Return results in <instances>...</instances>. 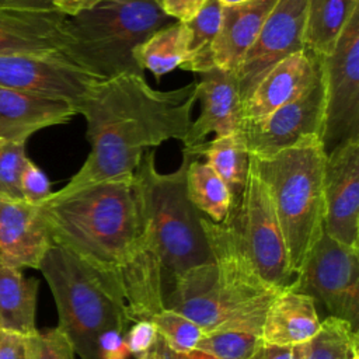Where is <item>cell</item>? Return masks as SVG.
Instances as JSON below:
<instances>
[{
	"instance_id": "obj_2",
	"label": "cell",
	"mask_w": 359,
	"mask_h": 359,
	"mask_svg": "<svg viewBox=\"0 0 359 359\" xmlns=\"http://www.w3.org/2000/svg\"><path fill=\"white\" fill-rule=\"evenodd\" d=\"M196 101V81L160 91L137 73L101 80L77 107V114L87 122L91 150L66 185L130 177L149 147L170 139L184 143Z\"/></svg>"
},
{
	"instance_id": "obj_27",
	"label": "cell",
	"mask_w": 359,
	"mask_h": 359,
	"mask_svg": "<svg viewBox=\"0 0 359 359\" xmlns=\"http://www.w3.org/2000/svg\"><path fill=\"white\" fill-rule=\"evenodd\" d=\"M222 7L219 0H206L195 17L185 22L189 29V41L181 69L199 74L215 67L213 43L220 29Z\"/></svg>"
},
{
	"instance_id": "obj_5",
	"label": "cell",
	"mask_w": 359,
	"mask_h": 359,
	"mask_svg": "<svg viewBox=\"0 0 359 359\" xmlns=\"http://www.w3.org/2000/svg\"><path fill=\"white\" fill-rule=\"evenodd\" d=\"M325 157L318 135H310L271 156L250 154L254 171L271 195L293 275L302 272L324 233Z\"/></svg>"
},
{
	"instance_id": "obj_9",
	"label": "cell",
	"mask_w": 359,
	"mask_h": 359,
	"mask_svg": "<svg viewBox=\"0 0 359 359\" xmlns=\"http://www.w3.org/2000/svg\"><path fill=\"white\" fill-rule=\"evenodd\" d=\"M324 81L325 154L339 143L359 139V10L344 28L334 50L320 57Z\"/></svg>"
},
{
	"instance_id": "obj_1",
	"label": "cell",
	"mask_w": 359,
	"mask_h": 359,
	"mask_svg": "<svg viewBox=\"0 0 359 359\" xmlns=\"http://www.w3.org/2000/svg\"><path fill=\"white\" fill-rule=\"evenodd\" d=\"M132 177L65 185L39 205L53 244L100 276L130 324L164 309L163 268L143 227Z\"/></svg>"
},
{
	"instance_id": "obj_39",
	"label": "cell",
	"mask_w": 359,
	"mask_h": 359,
	"mask_svg": "<svg viewBox=\"0 0 359 359\" xmlns=\"http://www.w3.org/2000/svg\"><path fill=\"white\" fill-rule=\"evenodd\" d=\"M250 359H293V349L261 341Z\"/></svg>"
},
{
	"instance_id": "obj_42",
	"label": "cell",
	"mask_w": 359,
	"mask_h": 359,
	"mask_svg": "<svg viewBox=\"0 0 359 359\" xmlns=\"http://www.w3.org/2000/svg\"><path fill=\"white\" fill-rule=\"evenodd\" d=\"M135 359H157V358L154 356L153 351H149L147 353H144V355H140V356H137V358H135Z\"/></svg>"
},
{
	"instance_id": "obj_12",
	"label": "cell",
	"mask_w": 359,
	"mask_h": 359,
	"mask_svg": "<svg viewBox=\"0 0 359 359\" xmlns=\"http://www.w3.org/2000/svg\"><path fill=\"white\" fill-rule=\"evenodd\" d=\"M321 63V62H320ZM324 81L320 73L299 97L259 121H241L236 133L248 154L265 157L287 149L310 135L323 133Z\"/></svg>"
},
{
	"instance_id": "obj_21",
	"label": "cell",
	"mask_w": 359,
	"mask_h": 359,
	"mask_svg": "<svg viewBox=\"0 0 359 359\" xmlns=\"http://www.w3.org/2000/svg\"><path fill=\"white\" fill-rule=\"evenodd\" d=\"M278 0H245L222 7L220 29L213 43L215 66L234 70L255 42Z\"/></svg>"
},
{
	"instance_id": "obj_33",
	"label": "cell",
	"mask_w": 359,
	"mask_h": 359,
	"mask_svg": "<svg viewBox=\"0 0 359 359\" xmlns=\"http://www.w3.org/2000/svg\"><path fill=\"white\" fill-rule=\"evenodd\" d=\"M21 192H22L24 201L32 205H41L52 194L50 182L48 177L31 160L27 161L25 168L22 171Z\"/></svg>"
},
{
	"instance_id": "obj_3",
	"label": "cell",
	"mask_w": 359,
	"mask_h": 359,
	"mask_svg": "<svg viewBox=\"0 0 359 359\" xmlns=\"http://www.w3.org/2000/svg\"><path fill=\"white\" fill-rule=\"evenodd\" d=\"M202 224L212 262L177 276L164 293V307L184 314L205 334L238 331L261 337L265 313L279 290L259 278L229 219L216 223L203 215Z\"/></svg>"
},
{
	"instance_id": "obj_29",
	"label": "cell",
	"mask_w": 359,
	"mask_h": 359,
	"mask_svg": "<svg viewBox=\"0 0 359 359\" xmlns=\"http://www.w3.org/2000/svg\"><path fill=\"white\" fill-rule=\"evenodd\" d=\"M150 321L153 323L157 335L175 352H191L196 349L198 342L205 335V331L196 323L167 307L156 313Z\"/></svg>"
},
{
	"instance_id": "obj_32",
	"label": "cell",
	"mask_w": 359,
	"mask_h": 359,
	"mask_svg": "<svg viewBox=\"0 0 359 359\" xmlns=\"http://www.w3.org/2000/svg\"><path fill=\"white\" fill-rule=\"evenodd\" d=\"M74 349L59 327L27 337V359H74Z\"/></svg>"
},
{
	"instance_id": "obj_14",
	"label": "cell",
	"mask_w": 359,
	"mask_h": 359,
	"mask_svg": "<svg viewBox=\"0 0 359 359\" xmlns=\"http://www.w3.org/2000/svg\"><path fill=\"white\" fill-rule=\"evenodd\" d=\"M323 192L324 231L359 248V139L345 140L327 153Z\"/></svg>"
},
{
	"instance_id": "obj_37",
	"label": "cell",
	"mask_w": 359,
	"mask_h": 359,
	"mask_svg": "<svg viewBox=\"0 0 359 359\" xmlns=\"http://www.w3.org/2000/svg\"><path fill=\"white\" fill-rule=\"evenodd\" d=\"M0 359H27V337L0 330Z\"/></svg>"
},
{
	"instance_id": "obj_10",
	"label": "cell",
	"mask_w": 359,
	"mask_h": 359,
	"mask_svg": "<svg viewBox=\"0 0 359 359\" xmlns=\"http://www.w3.org/2000/svg\"><path fill=\"white\" fill-rule=\"evenodd\" d=\"M294 283L318 299L332 317L348 321L358 331L359 248L346 247L324 231Z\"/></svg>"
},
{
	"instance_id": "obj_28",
	"label": "cell",
	"mask_w": 359,
	"mask_h": 359,
	"mask_svg": "<svg viewBox=\"0 0 359 359\" xmlns=\"http://www.w3.org/2000/svg\"><path fill=\"white\" fill-rule=\"evenodd\" d=\"M292 349L293 359H351L358 349V331L348 321L330 316L314 337Z\"/></svg>"
},
{
	"instance_id": "obj_17",
	"label": "cell",
	"mask_w": 359,
	"mask_h": 359,
	"mask_svg": "<svg viewBox=\"0 0 359 359\" xmlns=\"http://www.w3.org/2000/svg\"><path fill=\"white\" fill-rule=\"evenodd\" d=\"M320 57L309 50L278 62L241 105V121H259L306 91L320 73Z\"/></svg>"
},
{
	"instance_id": "obj_41",
	"label": "cell",
	"mask_w": 359,
	"mask_h": 359,
	"mask_svg": "<svg viewBox=\"0 0 359 359\" xmlns=\"http://www.w3.org/2000/svg\"><path fill=\"white\" fill-rule=\"evenodd\" d=\"M0 8L56 10L53 6V0H0Z\"/></svg>"
},
{
	"instance_id": "obj_26",
	"label": "cell",
	"mask_w": 359,
	"mask_h": 359,
	"mask_svg": "<svg viewBox=\"0 0 359 359\" xmlns=\"http://www.w3.org/2000/svg\"><path fill=\"white\" fill-rule=\"evenodd\" d=\"M187 194L194 206L208 219L222 223L227 219L233 198L210 164L191 160L187 171Z\"/></svg>"
},
{
	"instance_id": "obj_22",
	"label": "cell",
	"mask_w": 359,
	"mask_h": 359,
	"mask_svg": "<svg viewBox=\"0 0 359 359\" xmlns=\"http://www.w3.org/2000/svg\"><path fill=\"white\" fill-rule=\"evenodd\" d=\"M38 287L36 278L24 276L22 269L0 258V330L25 337L38 330L35 325Z\"/></svg>"
},
{
	"instance_id": "obj_43",
	"label": "cell",
	"mask_w": 359,
	"mask_h": 359,
	"mask_svg": "<svg viewBox=\"0 0 359 359\" xmlns=\"http://www.w3.org/2000/svg\"><path fill=\"white\" fill-rule=\"evenodd\" d=\"M222 3V6H229V4H236V3H241L245 0H219Z\"/></svg>"
},
{
	"instance_id": "obj_40",
	"label": "cell",
	"mask_w": 359,
	"mask_h": 359,
	"mask_svg": "<svg viewBox=\"0 0 359 359\" xmlns=\"http://www.w3.org/2000/svg\"><path fill=\"white\" fill-rule=\"evenodd\" d=\"M102 1L107 0H53V6L63 15L74 17L76 14L90 10Z\"/></svg>"
},
{
	"instance_id": "obj_31",
	"label": "cell",
	"mask_w": 359,
	"mask_h": 359,
	"mask_svg": "<svg viewBox=\"0 0 359 359\" xmlns=\"http://www.w3.org/2000/svg\"><path fill=\"white\" fill-rule=\"evenodd\" d=\"M28 160L25 143L0 140V198L24 201L21 177Z\"/></svg>"
},
{
	"instance_id": "obj_44",
	"label": "cell",
	"mask_w": 359,
	"mask_h": 359,
	"mask_svg": "<svg viewBox=\"0 0 359 359\" xmlns=\"http://www.w3.org/2000/svg\"><path fill=\"white\" fill-rule=\"evenodd\" d=\"M351 359H359V352H358V349L352 353V358Z\"/></svg>"
},
{
	"instance_id": "obj_13",
	"label": "cell",
	"mask_w": 359,
	"mask_h": 359,
	"mask_svg": "<svg viewBox=\"0 0 359 359\" xmlns=\"http://www.w3.org/2000/svg\"><path fill=\"white\" fill-rule=\"evenodd\" d=\"M307 0H278L252 46L233 70L241 105L259 80L282 59L306 50L303 32Z\"/></svg>"
},
{
	"instance_id": "obj_8",
	"label": "cell",
	"mask_w": 359,
	"mask_h": 359,
	"mask_svg": "<svg viewBox=\"0 0 359 359\" xmlns=\"http://www.w3.org/2000/svg\"><path fill=\"white\" fill-rule=\"evenodd\" d=\"M240 245L259 278L273 289H283L293 280L283 233L271 195L251 163L244 191L227 216Z\"/></svg>"
},
{
	"instance_id": "obj_16",
	"label": "cell",
	"mask_w": 359,
	"mask_h": 359,
	"mask_svg": "<svg viewBox=\"0 0 359 359\" xmlns=\"http://www.w3.org/2000/svg\"><path fill=\"white\" fill-rule=\"evenodd\" d=\"M196 98L201 114L192 121L184 147H194L206 142L209 133L227 136L237 130L241 122V100L237 77L233 70L213 67L199 73Z\"/></svg>"
},
{
	"instance_id": "obj_34",
	"label": "cell",
	"mask_w": 359,
	"mask_h": 359,
	"mask_svg": "<svg viewBox=\"0 0 359 359\" xmlns=\"http://www.w3.org/2000/svg\"><path fill=\"white\" fill-rule=\"evenodd\" d=\"M157 337V331L150 320H139L132 323L130 328L125 332V342L129 355L137 358L147 353L153 349Z\"/></svg>"
},
{
	"instance_id": "obj_6",
	"label": "cell",
	"mask_w": 359,
	"mask_h": 359,
	"mask_svg": "<svg viewBox=\"0 0 359 359\" xmlns=\"http://www.w3.org/2000/svg\"><path fill=\"white\" fill-rule=\"evenodd\" d=\"M171 22L157 0H107L66 18L62 53L104 80L123 73L143 74L133 60L135 48Z\"/></svg>"
},
{
	"instance_id": "obj_30",
	"label": "cell",
	"mask_w": 359,
	"mask_h": 359,
	"mask_svg": "<svg viewBox=\"0 0 359 359\" xmlns=\"http://www.w3.org/2000/svg\"><path fill=\"white\" fill-rule=\"evenodd\" d=\"M261 341V337L248 332L219 331L205 334L196 349L215 359H250Z\"/></svg>"
},
{
	"instance_id": "obj_7",
	"label": "cell",
	"mask_w": 359,
	"mask_h": 359,
	"mask_svg": "<svg viewBox=\"0 0 359 359\" xmlns=\"http://www.w3.org/2000/svg\"><path fill=\"white\" fill-rule=\"evenodd\" d=\"M53 294L59 327L80 359H98L97 339L107 330L126 331L129 320L112 290L81 259L53 244L38 268Z\"/></svg>"
},
{
	"instance_id": "obj_18",
	"label": "cell",
	"mask_w": 359,
	"mask_h": 359,
	"mask_svg": "<svg viewBox=\"0 0 359 359\" xmlns=\"http://www.w3.org/2000/svg\"><path fill=\"white\" fill-rule=\"evenodd\" d=\"M66 18L57 10L0 8V56L63 52Z\"/></svg>"
},
{
	"instance_id": "obj_38",
	"label": "cell",
	"mask_w": 359,
	"mask_h": 359,
	"mask_svg": "<svg viewBox=\"0 0 359 359\" xmlns=\"http://www.w3.org/2000/svg\"><path fill=\"white\" fill-rule=\"evenodd\" d=\"M151 351H153V353L157 359H215L210 355H208L205 352H201L198 349H194L191 352L171 351L160 337H157V341H156Z\"/></svg>"
},
{
	"instance_id": "obj_4",
	"label": "cell",
	"mask_w": 359,
	"mask_h": 359,
	"mask_svg": "<svg viewBox=\"0 0 359 359\" xmlns=\"http://www.w3.org/2000/svg\"><path fill=\"white\" fill-rule=\"evenodd\" d=\"M195 157L184 147L180 167L163 174L156 168L154 151L146 150L132 177L143 227L160 257L163 286L195 266L212 262L203 215L187 194V171Z\"/></svg>"
},
{
	"instance_id": "obj_45",
	"label": "cell",
	"mask_w": 359,
	"mask_h": 359,
	"mask_svg": "<svg viewBox=\"0 0 359 359\" xmlns=\"http://www.w3.org/2000/svg\"><path fill=\"white\" fill-rule=\"evenodd\" d=\"M0 140H1V139H0Z\"/></svg>"
},
{
	"instance_id": "obj_20",
	"label": "cell",
	"mask_w": 359,
	"mask_h": 359,
	"mask_svg": "<svg viewBox=\"0 0 359 359\" xmlns=\"http://www.w3.org/2000/svg\"><path fill=\"white\" fill-rule=\"evenodd\" d=\"M320 324L314 299L292 282L271 302L262 323L261 339L272 345L294 346L314 337Z\"/></svg>"
},
{
	"instance_id": "obj_15",
	"label": "cell",
	"mask_w": 359,
	"mask_h": 359,
	"mask_svg": "<svg viewBox=\"0 0 359 359\" xmlns=\"http://www.w3.org/2000/svg\"><path fill=\"white\" fill-rule=\"evenodd\" d=\"M53 245L39 205L0 198V258L18 269H38Z\"/></svg>"
},
{
	"instance_id": "obj_25",
	"label": "cell",
	"mask_w": 359,
	"mask_h": 359,
	"mask_svg": "<svg viewBox=\"0 0 359 359\" xmlns=\"http://www.w3.org/2000/svg\"><path fill=\"white\" fill-rule=\"evenodd\" d=\"M194 156H205L216 174L223 180L230 191L233 203L244 191L250 170V154L240 136L234 132L227 136H216L210 142L187 147Z\"/></svg>"
},
{
	"instance_id": "obj_24",
	"label": "cell",
	"mask_w": 359,
	"mask_h": 359,
	"mask_svg": "<svg viewBox=\"0 0 359 359\" xmlns=\"http://www.w3.org/2000/svg\"><path fill=\"white\" fill-rule=\"evenodd\" d=\"M189 29L185 22L174 21L139 43L133 50V60L139 69L149 70L160 80L161 76L180 67L185 60Z\"/></svg>"
},
{
	"instance_id": "obj_19",
	"label": "cell",
	"mask_w": 359,
	"mask_h": 359,
	"mask_svg": "<svg viewBox=\"0 0 359 359\" xmlns=\"http://www.w3.org/2000/svg\"><path fill=\"white\" fill-rule=\"evenodd\" d=\"M76 109L72 104L42 95L0 87V139L25 143L27 139L52 125L69 122Z\"/></svg>"
},
{
	"instance_id": "obj_11",
	"label": "cell",
	"mask_w": 359,
	"mask_h": 359,
	"mask_svg": "<svg viewBox=\"0 0 359 359\" xmlns=\"http://www.w3.org/2000/svg\"><path fill=\"white\" fill-rule=\"evenodd\" d=\"M101 80L62 52L0 56V87L62 100L72 104L76 112L91 87Z\"/></svg>"
},
{
	"instance_id": "obj_35",
	"label": "cell",
	"mask_w": 359,
	"mask_h": 359,
	"mask_svg": "<svg viewBox=\"0 0 359 359\" xmlns=\"http://www.w3.org/2000/svg\"><path fill=\"white\" fill-rule=\"evenodd\" d=\"M98 359H129V351L125 342V332L119 330H107L97 339Z\"/></svg>"
},
{
	"instance_id": "obj_23",
	"label": "cell",
	"mask_w": 359,
	"mask_h": 359,
	"mask_svg": "<svg viewBox=\"0 0 359 359\" xmlns=\"http://www.w3.org/2000/svg\"><path fill=\"white\" fill-rule=\"evenodd\" d=\"M359 0H307L303 41L306 50L323 57L330 55Z\"/></svg>"
},
{
	"instance_id": "obj_36",
	"label": "cell",
	"mask_w": 359,
	"mask_h": 359,
	"mask_svg": "<svg viewBox=\"0 0 359 359\" xmlns=\"http://www.w3.org/2000/svg\"><path fill=\"white\" fill-rule=\"evenodd\" d=\"M206 0H157L160 8L174 21L187 22L195 17Z\"/></svg>"
}]
</instances>
